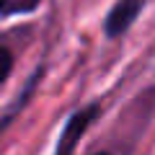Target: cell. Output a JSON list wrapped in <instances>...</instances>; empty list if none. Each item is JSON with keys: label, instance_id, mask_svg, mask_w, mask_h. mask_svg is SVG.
<instances>
[{"label": "cell", "instance_id": "obj_1", "mask_svg": "<svg viewBox=\"0 0 155 155\" xmlns=\"http://www.w3.org/2000/svg\"><path fill=\"white\" fill-rule=\"evenodd\" d=\"M145 0H116V5L111 8L109 18H106V34L109 36H119L134 23V18L140 16Z\"/></svg>", "mask_w": 155, "mask_h": 155}, {"label": "cell", "instance_id": "obj_2", "mask_svg": "<svg viewBox=\"0 0 155 155\" xmlns=\"http://www.w3.org/2000/svg\"><path fill=\"white\" fill-rule=\"evenodd\" d=\"M96 119V106H91V109H83L78 111V114L70 116V122H67L65 127V134H62L60 145H57V155H72V147H75V142L80 140V134H83V129H88V124Z\"/></svg>", "mask_w": 155, "mask_h": 155}, {"label": "cell", "instance_id": "obj_3", "mask_svg": "<svg viewBox=\"0 0 155 155\" xmlns=\"http://www.w3.org/2000/svg\"><path fill=\"white\" fill-rule=\"evenodd\" d=\"M11 67H13V54L5 47H0V83L11 75Z\"/></svg>", "mask_w": 155, "mask_h": 155}, {"label": "cell", "instance_id": "obj_4", "mask_svg": "<svg viewBox=\"0 0 155 155\" xmlns=\"http://www.w3.org/2000/svg\"><path fill=\"white\" fill-rule=\"evenodd\" d=\"M39 5V0H16L5 8V13H23V11H31V8Z\"/></svg>", "mask_w": 155, "mask_h": 155}, {"label": "cell", "instance_id": "obj_5", "mask_svg": "<svg viewBox=\"0 0 155 155\" xmlns=\"http://www.w3.org/2000/svg\"><path fill=\"white\" fill-rule=\"evenodd\" d=\"M8 5H11V0H0V13H5Z\"/></svg>", "mask_w": 155, "mask_h": 155}, {"label": "cell", "instance_id": "obj_6", "mask_svg": "<svg viewBox=\"0 0 155 155\" xmlns=\"http://www.w3.org/2000/svg\"><path fill=\"white\" fill-rule=\"evenodd\" d=\"M98 155H109V153H98Z\"/></svg>", "mask_w": 155, "mask_h": 155}]
</instances>
